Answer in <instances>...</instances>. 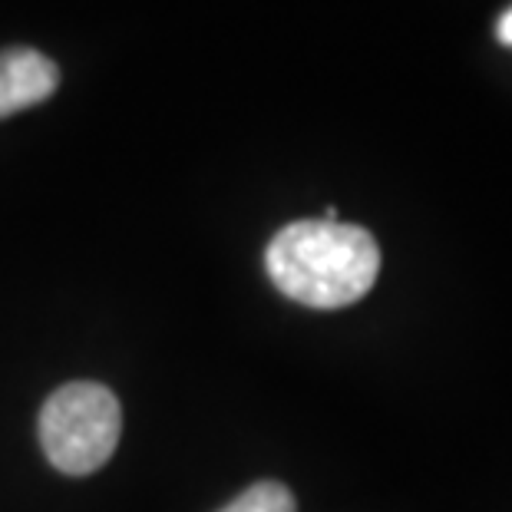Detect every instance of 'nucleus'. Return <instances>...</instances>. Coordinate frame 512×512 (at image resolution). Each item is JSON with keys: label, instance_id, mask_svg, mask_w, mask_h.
<instances>
[{"label": "nucleus", "instance_id": "obj_1", "mask_svg": "<svg viewBox=\"0 0 512 512\" xmlns=\"http://www.w3.org/2000/svg\"><path fill=\"white\" fill-rule=\"evenodd\" d=\"M268 278L304 308L334 311L361 301L380 275V248L361 225L304 219L271 238Z\"/></svg>", "mask_w": 512, "mask_h": 512}, {"label": "nucleus", "instance_id": "obj_2", "mask_svg": "<svg viewBox=\"0 0 512 512\" xmlns=\"http://www.w3.org/2000/svg\"><path fill=\"white\" fill-rule=\"evenodd\" d=\"M123 433V410L110 387L73 380L40 410V446L67 476L96 473L110 463Z\"/></svg>", "mask_w": 512, "mask_h": 512}, {"label": "nucleus", "instance_id": "obj_3", "mask_svg": "<svg viewBox=\"0 0 512 512\" xmlns=\"http://www.w3.org/2000/svg\"><path fill=\"white\" fill-rule=\"evenodd\" d=\"M60 86V70L50 57L30 47L0 50V119L50 100Z\"/></svg>", "mask_w": 512, "mask_h": 512}, {"label": "nucleus", "instance_id": "obj_4", "mask_svg": "<svg viewBox=\"0 0 512 512\" xmlns=\"http://www.w3.org/2000/svg\"><path fill=\"white\" fill-rule=\"evenodd\" d=\"M219 512H298V503H294L291 489L285 483L261 479V483L248 486L242 496L232 499Z\"/></svg>", "mask_w": 512, "mask_h": 512}, {"label": "nucleus", "instance_id": "obj_5", "mask_svg": "<svg viewBox=\"0 0 512 512\" xmlns=\"http://www.w3.org/2000/svg\"><path fill=\"white\" fill-rule=\"evenodd\" d=\"M496 37L506 43V47H512V7L506 10L503 17H499V27H496Z\"/></svg>", "mask_w": 512, "mask_h": 512}]
</instances>
